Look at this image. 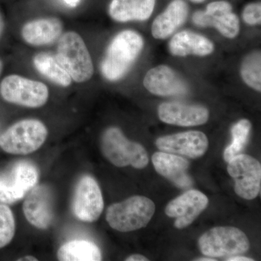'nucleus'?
<instances>
[{"label": "nucleus", "mask_w": 261, "mask_h": 261, "mask_svg": "<svg viewBox=\"0 0 261 261\" xmlns=\"http://www.w3.org/2000/svg\"><path fill=\"white\" fill-rule=\"evenodd\" d=\"M144 47L143 38L133 30L117 34L108 44L99 70L108 82L121 80L129 72Z\"/></svg>", "instance_id": "obj_1"}, {"label": "nucleus", "mask_w": 261, "mask_h": 261, "mask_svg": "<svg viewBox=\"0 0 261 261\" xmlns=\"http://www.w3.org/2000/svg\"><path fill=\"white\" fill-rule=\"evenodd\" d=\"M57 61L75 83L88 82L94 75V64L83 38L78 33H63L58 41Z\"/></svg>", "instance_id": "obj_2"}, {"label": "nucleus", "mask_w": 261, "mask_h": 261, "mask_svg": "<svg viewBox=\"0 0 261 261\" xmlns=\"http://www.w3.org/2000/svg\"><path fill=\"white\" fill-rule=\"evenodd\" d=\"M154 211L155 205L150 199L133 196L110 206L106 212V221L113 229L128 232L146 227Z\"/></svg>", "instance_id": "obj_3"}, {"label": "nucleus", "mask_w": 261, "mask_h": 261, "mask_svg": "<svg viewBox=\"0 0 261 261\" xmlns=\"http://www.w3.org/2000/svg\"><path fill=\"white\" fill-rule=\"evenodd\" d=\"M103 154L117 167H132L142 169L149 162L147 151L140 144L132 142L117 127H110L101 137Z\"/></svg>", "instance_id": "obj_4"}, {"label": "nucleus", "mask_w": 261, "mask_h": 261, "mask_svg": "<svg viewBox=\"0 0 261 261\" xmlns=\"http://www.w3.org/2000/svg\"><path fill=\"white\" fill-rule=\"evenodd\" d=\"M48 129L37 119H23L0 136V147L13 154H28L40 148L47 140Z\"/></svg>", "instance_id": "obj_5"}, {"label": "nucleus", "mask_w": 261, "mask_h": 261, "mask_svg": "<svg viewBox=\"0 0 261 261\" xmlns=\"http://www.w3.org/2000/svg\"><path fill=\"white\" fill-rule=\"evenodd\" d=\"M0 95L5 101L11 104L24 108H39L47 102L49 90L42 82L11 74L2 80Z\"/></svg>", "instance_id": "obj_6"}, {"label": "nucleus", "mask_w": 261, "mask_h": 261, "mask_svg": "<svg viewBox=\"0 0 261 261\" xmlns=\"http://www.w3.org/2000/svg\"><path fill=\"white\" fill-rule=\"evenodd\" d=\"M198 245L202 253L211 257L238 255L250 248L247 235L231 226L211 228L200 237Z\"/></svg>", "instance_id": "obj_7"}, {"label": "nucleus", "mask_w": 261, "mask_h": 261, "mask_svg": "<svg viewBox=\"0 0 261 261\" xmlns=\"http://www.w3.org/2000/svg\"><path fill=\"white\" fill-rule=\"evenodd\" d=\"M38 178L39 171L32 163H15L0 173V202L11 204L21 200L36 186Z\"/></svg>", "instance_id": "obj_8"}, {"label": "nucleus", "mask_w": 261, "mask_h": 261, "mask_svg": "<svg viewBox=\"0 0 261 261\" xmlns=\"http://www.w3.org/2000/svg\"><path fill=\"white\" fill-rule=\"evenodd\" d=\"M228 174L234 181V191L245 200H252L260 192L261 166L248 154H240L228 161Z\"/></svg>", "instance_id": "obj_9"}, {"label": "nucleus", "mask_w": 261, "mask_h": 261, "mask_svg": "<svg viewBox=\"0 0 261 261\" xmlns=\"http://www.w3.org/2000/svg\"><path fill=\"white\" fill-rule=\"evenodd\" d=\"M104 209V200L97 181L90 176L80 178L73 195L72 211L75 217L84 222L99 219Z\"/></svg>", "instance_id": "obj_10"}, {"label": "nucleus", "mask_w": 261, "mask_h": 261, "mask_svg": "<svg viewBox=\"0 0 261 261\" xmlns=\"http://www.w3.org/2000/svg\"><path fill=\"white\" fill-rule=\"evenodd\" d=\"M54 200L50 189L39 185L32 189L23 202V211L29 224L40 229L49 228L54 219Z\"/></svg>", "instance_id": "obj_11"}, {"label": "nucleus", "mask_w": 261, "mask_h": 261, "mask_svg": "<svg viewBox=\"0 0 261 261\" xmlns=\"http://www.w3.org/2000/svg\"><path fill=\"white\" fill-rule=\"evenodd\" d=\"M155 145L162 152L197 159L205 153L208 140L202 132L191 130L160 137Z\"/></svg>", "instance_id": "obj_12"}, {"label": "nucleus", "mask_w": 261, "mask_h": 261, "mask_svg": "<svg viewBox=\"0 0 261 261\" xmlns=\"http://www.w3.org/2000/svg\"><path fill=\"white\" fill-rule=\"evenodd\" d=\"M208 204L205 195L197 190H188L171 200L166 207V214L174 218V226L177 228H186L192 224Z\"/></svg>", "instance_id": "obj_13"}, {"label": "nucleus", "mask_w": 261, "mask_h": 261, "mask_svg": "<svg viewBox=\"0 0 261 261\" xmlns=\"http://www.w3.org/2000/svg\"><path fill=\"white\" fill-rule=\"evenodd\" d=\"M143 84L150 93L163 97L182 96L188 92L186 82L167 65H159L149 70Z\"/></svg>", "instance_id": "obj_14"}, {"label": "nucleus", "mask_w": 261, "mask_h": 261, "mask_svg": "<svg viewBox=\"0 0 261 261\" xmlns=\"http://www.w3.org/2000/svg\"><path fill=\"white\" fill-rule=\"evenodd\" d=\"M64 25L56 17H45L24 23L20 35L25 44L32 47H44L54 44L63 35Z\"/></svg>", "instance_id": "obj_15"}, {"label": "nucleus", "mask_w": 261, "mask_h": 261, "mask_svg": "<svg viewBox=\"0 0 261 261\" xmlns=\"http://www.w3.org/2000/svg\"><path fill=\"white\" fill-rule=\"evenodd\" d=\"M158 113L161 121L179 126L202 125L209 118L208 111L203 106L177 102L162 103L160 105Z\"/></svg>", "instance_id": "obj_16"}, {"label": "nucleus", "mask_w": 261, "mask_h": 261, "mask_svg": "<svg viewBox=\"0 0 261 261\" xmlns=\"http://www.w3.org/2000/svg\"><path fill=\"white\" fill-rule=\"evenodd\" d=\"M202 27H214L224 37L233 39L240 32V20L226 1L213 2L202 12Z\"/></svg>", "instance_id": "obj_17"}, {"label": "nucleus", "mask_w": 261, "mask_h": 261, "mask_svg": "<svg viewBox=\"0 0 261 261\" xmlns=\"http://www.w3.org/2000/svg\"><path fill=\"white\" fill-rule=\"evenodd\" d=\"M154 169L179 188L192 186V178L187 174L189 162L177 154L165 152H155L152 157Z\"/></svg>", "instance_id": "obj_18"}, {"label": "nucleus", "mask_w": 261, "mask_h": 261, "mask_svg": "<svg viewBox=\"0 0 261 261\" xmlns=\"http://www.w3.org/2000/svg\"><path fill=\"white\" fill-rule=\"evenodd\" d=\"M188 6L183 0H173L166 9L160 14L152 25V37L165 39L176 32L186 21Z\"/></svg>", "instance_id": "obj_19"}, {"label": "nucleus", "mask_w": 261, "mask_h": 261, "mask_svg": "<svg viewBox=\"0 0 261 261\" xmlns=\"http://www.w3.org/2000/svg\"><path fill=\"white\" fill-rule=\"evenodd\" d=\"M156 0H111L108 14L119 23L144 21L152 14Z\"/></svg>", "instance_id": "obj_20"}, {"label": "nucleus", "mask_w": 261, "mask_h": 261, "mask_svg": "<svg viewBox=\"0 0 261 261\" xmlns=\"http://www.w3.org/2000/svg\"><path fill=\"white\" fill-rule=\"evenodd\" d=\"M169 50L175 56H206L214 51V45L204 36L184 31L173 36L169 43Z\"/></svg>", "instance_id": "obj_21"}, {"label": "nucleus", "mask_w": 261, "mask_h": 261, "mask_svg": "<svg viewBox=\"0 0 261 261\" xmlns=\"http://www.w3.org/2000/svg\"><path fill=\"white\" fill-rule=\"evenodd\" d=\"M34 68L51 83L61 87H70L73 82L69 74L57 61L55 55L49 53H39L33 57Z\"/></svg>", "instance_id": "obj_22"}, {"label": "nucleus", "mask_w": 261, "mask_h": 261, "mask_svg": "<svg viewBox=\"0 0 261 261\" xmlns=\"http://www.w3.org/2000/svg\"><path fill=\"white\" fill-rule=\"evenodd\" d=\"M61 261H99L102 260L100 250L95 244L87 240H73L62 245L58 250Z\"/></svg>", "instance_id": "obj_23"}, {"label": "nucleus", "mask_w": 261, "mask_h": 261, "mask_svg": "<svg viewBox=\"0 0 261 261\" xmlns=\"http://www.w3.org/2000/svg\"><path fill=\"white\" fill-rule=\"evenodd\" d=\"M251 128V123L247 119L240 120L233 125L231 128L232 142L225 149L224 152V160L226 162L242 153L247 145Z\"/></svg>", "instance_id": "obj_24"}, {"label": "nucleus", "mask_w": 261, "mask_h": 261, "mask_svg": "<svg viewBox=\"0 0 261 261\" xmlns=\"http://www.w3.org/2000/svg\"><path fill=\"white\" fill-rule=\"evenodd\" d=\"M240 74L245 84L257 92L261 91V54L260 51L250 53L243 60Z\"/></svg>", "instance_id": "obj_25"}, {"label": "nucleus", "mask_w": 261, "mask_h": 261, "mask_svg": "<svg viewBox=\"0 0 261 261\" xmlns=\"http://www.w3.org/2000/svg\"><path fill=\"white\" fill-rule=\"evenodd\" d=\"M14 216L8 206L0 205V248L8 245L14 238Z\"/></svg>", "instance_id": "obj_26"}, {"label": "nucleus", "mask_w": 261, "mask_h": 261, "mask_svg": "<svg viewBox=\"0 0 261 261\" xmlns=\"http://www.w3.org/2000/svg\"><path fill=\"white\" fill-rule=\"evenodd\" d=\"M243 18L244 21L249 25H254L260 24V3H250V4L247 5L243 10Z\"/></svg>", "instance_id": "obj_27"}, {"label": "nucleus", "mask_w": 261, "mask_h": 261, "mask_svg": "<svg viewBox=\"0 0 261 261\" xmlns=\"http://www.w3.org/2000/svg\"><path fill=\"white\" fill-rule=\"evenodd\" d=\"M126 261H147L149 260L148 258L143 256V255H140V254H135V255H130V256L127 257Z\"/></svg>", "instance_id": "obj_28"}, {"label": "nucleus", "mask_w": 261, "mask_h": 261, "mask_svg": "<svg viewBox=\"0 0 261 261\" xmlns=\"http://www.w3.org/2000/svg\"><path fill=\"white\" fill-rule=\"evenodd\" d=\"M226 260L228 261H252L253 259L250 258V257H243V256H232L229 257Z\"/></svg>", "instance_id": "obj_29"}, {"label": "nucleus", "mask_w": 261, "mask_h": 261, "mask_svg": "<svg viewBox=\"0 0 261 261\" xmlns=\"http://www.w3.org/2000/svg\"><path fill=\"white\" fill-rule=\"evenodd\" d=\"M5 29V19L3 18V15L2 14L1 11H0V39L3 37V34H4Z\"/></svg>", "instance_id": "obj_30"}, {"label": "nucleus", "mask_w": 261, "mask_h": 261, "mask_svg": "<svg viewBox=\"0 0 261 261\" xmlns=\"http://www.w3.org/2000/svg\"><path fill=\"white\" fill-rule=\"evenodd\" d=\"M67 4L69 5L70 6L75 7L80 3V0H64Z\"/></svg>", "instance_id": "obj_31"}, {"label": "nucleus", "mask_w": 261, "mask_h": 261, "mask_svg": "<svg viewBox=\"0 0 261 261\" xmlns=\"http://www.w3.org/2000/svg\"><path fill=\"white\" fill-rule=\"evenodd\" d=\"M18 260H25V261H37L38 259L37 257H33V256H25L23 257V259H18Z\"/></svg>", "instance_id": "obj_32"}, {"label": "nucleus", "mask_w": 261, "mask_h": 261, "mask_svg": "<svg viewBox=\"0 0 261 261\" xmlns=\"http://www.w3.org/2000/svg\"><path fill=\"white\" fill-rule=\"evenodd\" d=\"M200 260V261H216L215 259L213 258H206V257H202V258L198 259V260Z\"/></svg>", "instance_id": "obj_33"}, {"label": "nucleus", "mask_w": 261, "mask_h": 261, "mask_svg": "<svg viewBox=\"0 0 261 261\" xmlns=\"http://www.w3.org/2000/svg\"><path fill=\"white\" fill-rule=\"evenodd\" d=\"M3 61H2L1 59H0V75H1L2 73H3Z\"/></svg>", "instance_id": "obj_34"}, {"label": "nucleus", "mask_w": 261, "mask_h": 261, "mask_svg": "<svg viewBox=\"0 0 261 261\" xmlns=\"http://www.w3.org/2000/svg\"><path fill=\"white\" fill-rule=\"evenodd\" d=\"M190 1L193 2V3H203V2L205 1V0H190Z\"/></svg>", "instance_id": "obj_35"}]
</instances>
